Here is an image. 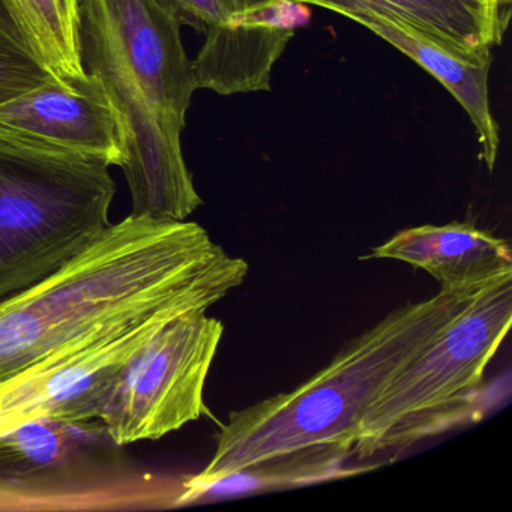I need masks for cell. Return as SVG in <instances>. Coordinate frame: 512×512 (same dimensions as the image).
I'll use <instances>...</instances> for the list:
<instances>
[{"mask_svg": "<svg viewBox=\"0 0 512 512\" xmlns=\"http://www.w3.org/2000/svg\"><path fill=\"white\" fill-rule=\"evenodd\" d=\"M233 20L238 22H265L286 20V13L299 5L287 4L286 0H224Z\"/></svg>", "mask_w": 512, "mask_h": 512, "instance_id": "cell-16", "label": "cell"}, {"mask_svg": "<svg viewBox=\"0 0 512 512\" xmlns=\"http://www.w3.org/2000/svg\"><path fill=\"white\" fill-rule=\"evenodd\" d=\"M512 323V277L496 281L380 389L359 424V458L401 451L476 419L484 374Z\"/></svg>", "mask_w": 512, "mask_h": 512, "instance_id": "cell-5", "label": "cell"}, {"mask_svg": "<svg viewBox=\"0 0 512 512\" xmlns=\"http://www.w3.org/2000/svg\"><path fill=\"white\" fill-rule=\"evenodd\" d=\"M55 79L44 67L5 0H0V104Z\"/></svg>", "mask_w": 512, "mask_h": 512, "instance_id": "cell-14", "label": "cell"}, {"mask_svg": "<svg viewBox=\"0 0 512 512\" xmlns=\"http://www.w3.org/2000/svg\"><path fill=\"white\" fill-rule=\"evenodd\" d=\"M494 283L440 289L425 301L397 308L292 391L230 413L211 460L185 482L176 503L199 499L227 479L302 452L346 457L380 389Z\"/></svg>", "mask_w": 512, "mask_h": 512, "instance_id": "cell-2", "label": "cell"}, {"mask_svg": "<svg viewBox=\"0 0 512 512\" xmlns=\"http://www.w3.org/2000/svg\"><path fill=\"white\" fill-rule=\"evenodd\" d=\"M109 169L0 136V301L53 274L110 226Z\"/></svg>", "mask_w": 512, "mask_h": 512, "instance_id": "cell-4", "label": "cell"}, {"mask_svg": "<svg viewBox=\"0 0 512 512\" xmlns=\"http://www.w3.org/2000/svg\"><path fill=\"white\" fill-rule=\"evenodd\" d=\"M337 14L364 26L439 80L466 110L478 134L482 158L488 170L494 169L500 140L488 98L491 58L461 55L389 16L364 10H346Z\"/></svg>", "mask_w": 512, "mask_h": 512, "instance_id": "cell-9", "label": "cell"}, {"mask_svg": "<svg viewBox=\"0 0 512 512\" xmlns=\"http://www.w3.org/2000/svg\"><path fill=\"white\" fill-rule=\"evenodd\" d=\"M290 5H314L332 13L364 10L389 16L442 46L469 56L491 58L506 29L482 0H286Z\"/></svg>", "mask_w": 512, "mask_h": 512, "instance_id": "cell-12", "label": "cell"}, {"mask_svg": "<svg viewBox=\"0 0 512 512\" xmlns=\"http://www.w3.org/2000/svg\"><path fill=\"white\" fill-rule=\"evenodd\" d=\"M178 14L182 25L206 31L232 19L224 0H164Z\"/></svg>", "mask_w": 512, "mask_h": 512, "instance_id": "cell-15", "label": "cell"}, {"mask_svg": "<svg viewBox=\"0 0 512 512\" xmlns=\"http://www.w3.org/2000/svg\"><path fill=\"white\" fill-rule=\"evenodd\" d=\"M5 4L55 79L88 74L80 53V0H5Z\"/></svg>", "mask_w": 512, "mask_h": 512, "instance_id": "cell-13", "label": "cell"}, {"mask_svg": "<svg viewBox=\"0 0 512 512\" xmlns=\"http://www.w3.org/2000/svg\"><path fill=\"white\" fill-rule=\"evenodd\" d=\"M248 271L200 224L130 214L53 274L0 301V382L137 317L206 311Z\"/></svg>", "mask_w": 512, "mask_h": 512, "instance_id": "cell-1", "label": "cell"}, {"mask_svg": "<svg viewBox=\"0 0 512 512\" xmlns=\"http://www.w3.org/2000/svg\"><path fill=\"white\" fill-rule=\"evenodd\" d=\"M224 335L206 311L164 325L121 368L98 421L116 446L157 440L205 413V385Z\"/></svg>", "mask_w": 512, "mask_h": 512, "instance_id": "cell-6", "label": "cell"}, {"mask_svg": "<svg viewBox=\"0 0 512 512\" xmlns=\"http://www.w3.org/2000/svg\"><path fill=\"white\" fill-rule=\"evenodd\" d=\"M368 259H391L428 272L440 289L485 286L512 277L511 247L470 223L412 227L373 248Z\"/></svg>", "mask_w": 512, "mask_h": 512, "instance_id": "cell-8", "label": "cell"}, {"mask_svg": "<svg viewBox=\"0 0 512 512\" xmlns=\"http://www.w3.org/2000/svg\"><path fill=\"white\" fill-rule=\"evenodd\" d=\"M106 433L100 421L40 419L0 436V502L56 497L59 476ZM62 497L65 494L59 490Z\"/></svg>", "mask_w": 512, "mask_h": 512, "instance_id": "cell-10", "label": "cell"}, {"mask_svg": "<svg viewBox=\"0 0 512 512\" xmlns=\"http://www.w3.org/2000/svg\"><path fill=\"white\" fill-rule=\"evenodd\" d=\"M206 40L193 61L197 89L218 95L271 91L272 68L295 35L287 20L238 22L206 29Z\"/></svg>", "mask_w": 512, "mask_h": 512, "instance_id": "cell-11", "label": "cell"}, {"mask_svg": "<svg viewBox=\"0 0 512 512\" xmlns=\"http://www.w3.org/2000/svg\"><path fill=\"white\" fill-rule=\"evenodd\" d=\"M181 20L164 0H80V53L128 140L131 215L185 221L202 206L181 136L197 91Z\"/></svg>", "mask_w": 512, "mask_h": 512, "instance_id": "cell-3", "label": "cell"}, {"mask_svg": "<svg viewBox=\"0 0 512 512\" xmlns=\"http://www.w3.org/2000/svg\"><path fill=\"white\" fill-rule=\"evenodd\" d=\"M0 136L47 146L124 167L128 140L124 122L103 83L92 76L52 79L0 104Z\"/></svg>", "mask_w": 512, "mask_h": 512, "instance_id": "cell-7", "label": "cell"}, {"mask_svg": "<svg viewBox=\"0 0 512 512\" xmlns=\"http://www.w3.org/2000/svg\"><path fill=\"white\" fill-rule=\"evenodd\" d=\"M482 2L496 14L503 28L508 29L512 0H482Z\"/></svg>", "mask_w": 512, "mask_h": 512, "instance_id": "cell-17", "label": "cell"}]
</instances>
